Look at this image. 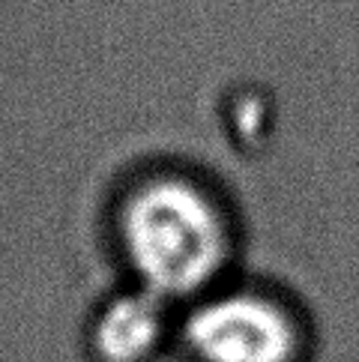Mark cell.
I'll return each mask as SVG.
<instances>
[{
	"label": "cell",
	"mask_w": 359,
	"mask_h": 362,
	"mask_svg": "<svg viewBox=\"0 0 359 362\" xmlns=\"http://www.w3.org/2000/svg\"><path fill=\"white\" fill-rule=\"evenodd\" d=\"M186 341L198 362H300L293 317L258 293H222L195 308Z\"/></svg>",
	"instance_id": "obj_2"
},
{
	"label": "cell",
	"mask_w": 359,
	"mask_h": 362,
	"mask_svg": "<svg viewBox=\"0 0 359 362\" xmlns=\"http://www.w3.org/2000/svg\"><path fill=\"white\" fill-rule=\"evenodd\" d=\"M120 243L144 291L156 296L204 291L230 255L225 213L183 177L147 180L123 201Z\"/></svg>",
	"instance_id": "obj_1"
},
{
	"label": "cell",
	"mask_w": 359,
	"mask_h": 362,
	"mask_svg": "<svg viewBox=\"0 0 359 362\" xmlns=\"http://www.w3.org/2000/svg\"><path fill=\"white\" fill-rule=\"evenodd\" d=\"M165 317L150 291L114 300L96 320L93 347L102 362H144L159 347Z\"/></svg>",
	"instance_id": "obj_3"
}]
</instances>
